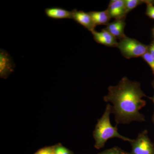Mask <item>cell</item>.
<instances>
[{
	"label": "cell",
	"instance_id": "1",
	"mask_svg": "<svg viewBox=\"0 0 154 154\" xmlns=\"http://www.w3.org/2000/svg\"><path fill=\"white\" fill-rule=\"evenodd\" d=\"M146 97L140 83L123 77L117 85L108 88L104 100L112 106L116 124H128L146 121L144 116L140 113L141 109L146 106L143 99Z\"/></svg>",
	"mask_w": 154,
	"mask_h": 154
},
{
	"label": "cell",
	"instance_id": "2",
	"mask_svg": "<svg viewBox=\"0 0 154 154\" xmlns=\"http://www.w3.org/2000/svg\"><path fill=\"white\" fill-rule=\"evenodd\" d=\"M112 113V106L110 104L106 105L102 117L98 119L94 131V137L96 149L104 147L108 140L118 138L130 143L133 139L122 135L118 132L117 126H113L110 123V116Z\"/></svg>",
	"mask_w": 154,
	"mask_h": 154
},
{
	"label": "cell",
	"instance_id": "3",
	"mask_svg": "<svg viewBox=\"0 0 154 154\" xmlns=\"http://www.w3.org/2000/svg\"><path fill=\"white\" fill-rule=\"evenodd\" d=\"M116 47L122 55L127 59L143 57L148 52L149 48L147 45L126 36L120 39Z\"/></svg>",
	"mask_w": 154,
	"mask_h": 154
},
{
	"label": "cell",
	"instance_id": "4",
	"mask_svg": "<svg viewBox=\"0 0 154 154\" xmlns=\"http://www.w3.org/2000/svg\"><path fill=\"white\" fill-rule=\"evenodd\" d=\"M130 143L131 150L129 154H154V146L146 130L140 133Z\"/></svg>",
	"mask_w": 154,
	"mask_h": 154
},
{
	"label": "cell",
	"instance_id": "5",
	"mask_svg": "<svg viewBox=\"0 0 154 154\" xmlns=\"http://www.w3.org/2000/svg\"><path fill=\"white\" fill-rule=\"evenodd\" d=\"M72 12V19L91 31V33L95 30L96 25L89 13L82 11H78L75 9L73 10Z\"/></svg>",
	"mask_w": 154,
	"mask_h": 154
},
{
	"label": "cell",
	"instance_id": "6",
	"mask_svg": "<svg viewBox=\"0 0 154 154\" xmlns=\"http://www.w3.org/2000/svg\"><path fill=\"white\" fill-rule=\"evenodd\" d=\"M107 11L111 18L116 20L124 19L127 14L125 0L110 1Z\"/></svg>",
	"mask_w": 154,
	"mask_h": 154
},
{
	"label": "cell",
	"instance_id": "7",
	"mask_svg": "<svg viewBox=\"0 0 154 154\" xmlns=\"http://www.w3.org/2000/svg\"><path fill=\"white\" fill-rule=\"evenodd\" d=\"M15 65L11 57L7 51L1 50L0 54V74L1 78L8 77L14 71Z\"/></svg>",
	"mask_w": 154,
	"mask_h": 154
},
{
	"label": "cell",
	"instance_id": "8",
	"mask_svg": "<svg viewBox=\"0 0 154 154\" xmlns=\"http://www.w3.org/2000/svg\"><path fill=\"white\" fill-rule=\"evenodd\" d=\"M92 33L94 40L98 43L107 46H117L118 42L116 41V38L106 29H103L101 32L94 30Z\"/></svg>",
	"mask_w": 154,
	"mask_h": 154
},
{
	"label": "cell",
	"instance_id": "9",
	"mask_svg": "<svg viewBox=\"0 0 154 154\" xmlns=\"http://www.w3.org/2000/svg\"><path fill=\"white\" fill-rule=\"evenodd\" d=\"M125 22L124 19H116L107 25L106 30L116 38L121 39L126 36L124 34Z\"/></svg>",
	"mask_w": 154,
	"mask_h": 154
},
{
	"label": "cell",
	"instance_id": "10",
	"mask_svg": "<svg viewBox=\"0 0 154 154\" xmlns=\"http://www.w3.org/2000/svg\"><path fill=\"white\" fill-rule=\"evenodd\" d=\"M46 16L56 19H72V11L58 7L47 8L45 10Z\"/></svg>",
	"mask_w": 154,
	"mask_h": 154
},
{
	"label": "cell",
	"instance_id": "11",
	"mask_svg": "<svg viewBox=\"0 0 154 154\" xmlns=\"http://www.w3.org/2000/svg\"><path fill=\"white\" fill-rule=\"evenodd\" d=\"M94 23L97 25H107L110 18L107 10L102 11H91L89 13Z\"/></svg>",
	"mask_w": 154,
	"mask_h": 154
},
{
	"label": "cell",
	"instance_id": "12",
	"mask_svg": "<svg viewBox=\"0 0 154 154\" xmlns=\"http://www.w3.org/2000/svg\"><path fill=\"white\" fill-rule=\"evenodd\" d=\"M125 2L127 13L132 11L138 6L143 3H146L147 5L149 4H153L154 2L153 1H142V0H125Z\"/></svg>",
	"mask_w": 154,
	"mask_h": 154
},
{
	"label": "cell",
	"instance_id": "13",
	"mask_svg": "<svg viewBox=\"0 0 154 154\" xmlns=\"http://www.w3.org/2000/svg\"><path fill=\"white\" fill-rule=\"evenodd\" d=\"M98 154H129V153L125 152L118 147H114L105 150L104 151Z\"/></svg>",
	"mask_w": 154,
	"mask_h": 154
},
{
	"label": "cell",
	"instance_id": "14",
	"mask_svg": "<svg viewBox=\"0 0 154 154\" xmlns=\"http://www.w3.org/2000/svg\"><path fill=\"white\" fill-rule=\"evenodd\" d=\"M142 57L146 62L148 64L149 66L150 67L154 75V59L152 57L151 55L149 52V51L146 53Z\"/></svg>",
	"mask_w": 154,
	"mask_h": 154
},
{
	"label": "cell",
	"instance_id": "15",
	"mask_svg": "<svg viewBox=\"0 0 154 154\" xmlns=\"http://www.w3.org/2000/svg\"><path fill=\"white\" fill-rule=\"evenodd\" d=\"M54 154H72L70 151L62 146L54 147Z\"/></svg>",
	"mask_w": 154,
	"mask_h": 154
},
{
	"label": "cell",
	"instance_id": "16",
	"mask_svg": "<svg viewBox=\"0 0 154 154\" xmlns=\"http://www.w3.org/2000/svg\"><path fill=\"white\" fill-rule=\"evenodd\" d=\"M34 154H54V147H48L40 149Z\"/></svg>",
	"mask_w": 154,
	"mask_h": 154
},
{
	"label": "cell",
	"instance_id": "17",
	"mask_svg": "<svg viewBox=\"0 0 154 154\" xmlns=\"http://www.w3.org/2000/svg\"><path fill=\"white\" fill-rule=\"evenodd\" d=\"M146 14L149 17L154 19V6L153 4H149L147 5Z\"/></svg>",
	"mask_w": 154,
	"mask_h": 154
},
{
	"label": "cell",
	"instance_id": "18",
	"mask_svg": "<svg viewBox=\"0 0 154 154\" xmlns=\"http://www.w3.org/2000/svg\"><path fill=\"white\" fill-rule=\"evenodd\" d=\"M149 52L154 59V45L152 44L149 47Z\"/></svg>",
	"mask_w": 154,
	"mask_h": 154
},
{
	"label": "cell",
	"instance_id": "19",
	"mask_svg": "<svg viewBox=\"0 0 154 154\" xmlns=\"http://www.w3.org/2000/svg\"><path fill=\"white\" fill-rule=\"evenodd\" d=\"M152 87L153 89L154 90V80L152 81ZM151 99H152V100L154 104V96H153L152 98H150ZM152 122L153 123L154 125V110L152 116Z\"/></svg>",
	"mask_w": 154,
	"mask_h": 154
},
{
	"label": "cell",
	"instance_id": "20",
	"mask_svg": "<svg viewBox=\"0 0 154 154\" xmlns=\"http://www.w3.org/2000/svg\"><path fill=\"white\" fill-rule=\"evenodd\" d=\"M153 35L154 36V28L153 29Z\"/></svg>",
	"mask_w": 154,
	"mask_h": 154
},
{
	"label": "cell",
	"instance_id": "21",
	"mask_svg": "<svg viewBox=\"0 0 154 154\" xmlns=\"http://www.w3.org/2000/svg\"><path fill=\"white\" fill-rule=\"evenodd\" d=\"M153 44L154 45V43H153Z\"/></svg>",
	"mask_w": 154,
	"mask_h": 154
}]
</instances>
